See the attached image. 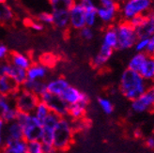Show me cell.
I'll return each mask as SVG.
<instances>
[{
  "label": "cell",
  "instance_id": "1",
  "mask_svg": "<svg viewBox=\"0 0 154 153\" xmlns=\"http://www.w3.org/2000/svg\"><path fill=\"white\" fill-rule=\"evenodd\" d=\"M149 85L138 72L126 69L120 75L119 88L123 97L133 102L143 95Z\"/></svg>",
  "mask_w": 154,
  "mask_h": 153
},
{
  "label": "cell",
  "instance_id": "2",
  "mask_svg": "<svg viewBox=\"0 0 154 153\" xmlns=\"http://www.w3.org/2000/svg\"><path fill=\"white\" fill-rule=\"evenodd\" d=\"M75 132L69 118H60L54 131L53 146L59 153H65L73 143Z\"/></svg>",
  "mask_w": 154,
  "mask_h": 153
},
{
  "label": "cell",
  "instance_id": "3",
  "mask_svg": "<svg viewBox=\"0 0 154 153\" xmlns=\"http://www.w3.org/2000/svg\"><path fill=\"white\" fill-rule=\"evenodd\" d=\"M153 7L151 0H122L119 6V18L122 21L130 22L139 15L149 14Z\"/></svg>",
  "mask_w": 154,
  "mask_h": 153
},
{
  "label": "cell",
  "instance_id": "4",
  "mask_svg": "<svg viewBox=\"0 0 154 153\" xmlns=\"http://www.w3.org/2000/svg\"><path fill=\"white\" fill-rule=\"evenodd\" d=\"M16 120L23 127L25 141L27 143L32 141H41L42 133V122L38 119L33 114L18 112Z\"/></svg>",
  "mask_w": 154,
  "mask_h": 153
},
{
  "label": "cell",
  "instance_id": "5",
  "mask_svg": "<svg viewBox=\"0 0 154 153\" xmlns=\"http://www.w3.org/2000/svg\"><path fill=\"white\" fill-rule=\"evenodd\" d=\"M115 27L118 36L117 50L124 51L133 48L138 40V37L132 25L129 22L119 20V22L115 24Z\"/></svg>",
  "mask_w": 154,
  "mask_h": 153
},
{
  "label": "cell",
  "instance_id": "6",
  "mask_svg": "<svg viewBox=\"0 0 154 153\" xmlns=\"http://www.w3.org/2000/svg\"><path fill=\"white\" fill-rule=\"evenodd\" d=\"M119 0H105L102 5L97 7V16L106 26H113L119 17Z\"/></svg>",
  "mask_w": 154,
  "mask_h": 153
},
{
  "label": "cell",
  "instance_id": "7",
  "mask_svg": "<svg viewBox=\"0 0 154 153\" xmlns=\"http://www.w3.org/2000/svg\"><path fill=\"white\" fill-rule=\"evenodd\" d=\"M14 107L20 113L33 114L34 109L40 102V98L31 92L20 88L12 97Z\"/></svg>",
  "mask_w": 154,
  "mask_h": 153
},
{
  "label": "cell",
  "instance_id": "8",
  "mask_svg": "<svg viewBox=\"0 0 154 153\" xmlns=\"http://www.w3.org/2000/svg\"><path fill=\"white\" fill-rule=\"evenodd\" d=\"M40 101L43 102L48 106L50 111L57 115L60 118H67L69 112V105L61 99L59 96L52 95L49 92H46L40 98Z\"/></svg>",
  "mask_w": 154,
  "mask_h": 153
},
{
  "label": "cell",
  "instance_id": "9",
  "mask_svg": "<svg viewBox=\"0 0 154 153\" xmlns=\"http://www.w3.org/2000/svg\"><path fill=\"white\" fill-rule=\"evenodd\" d=\"M60 98L62 99L69 106L73 105L78 103H82L88 105L90 103L89 96L73 86L69 87L62 93V95L60 96Z\"/></svg>",
  "mask_w": 154,
  "mask_h": 153
},
{
  "label": "cell",
  "instance_id": "10",
  "mask_svg": "<svg viewBox=\"0 0 154 153\" xmlns=\"http://www.w3.org/2000/svg\"><path fill=\"white\" fill-rule=\"evenodd\" d=\"M18 116V111L14 107L12 98L0 95V117L7 123L15 121Z\"/></svg>",
  "mask_w": 154,
  "mask_h": 153
},
{
  "label": "cell",
  "instance_id": "11",
  "mask_svg": "<svg viewBox=\"0 0 154 153\" xmlns=\"http://www.w3.org/2000/svg\"><path fill=\"white\" fill-rule=\"evenodd\" d=\"M86 26L85 10L79 3H75L70 10V27L75 30H80Z\"/></svg>",
  "mask_w": 154,
  "mask_h": 153
},
{
  "label": "cell",
  "instance_id": "12",
  "mask_svg": "<svg viewBox=\"0 0 154 153\" xmlns=\"http://www.w3.org/2000/svg\"><path fill=\"white\" fill-rule=\"evenodd\" d=\"M50 73V69L40 62H33L26 70L27 80L46 81Z\"/></svg>",
  "mask_w": 154,
  "mask_h": 153
},
{
  "label": "cell",
  "instance_id": "13",
  "mask_svg": "<svg viewBox=\"0 0 154 153\" xmlns=\"http://www.w3.org/2000/svg\"><path fill=\"white\" fill-rule=\"evenodd\" d=\"M70 86L71 84L67 79L59 76V77H55L46 81V91L52 95L60 97Z\"/></svg>",
  "mask_w": 154,
  "mask_h": 153
},
{
  "label": "cell",
  "instance_id": "14",
  "mask_svg": "<svg viewBox=\"0 0 154 153\" xmlns=\"http://www.w3.org/2000/svg\"><path fill=\"white\" fill-rule=\"evenodd\" d=\"M115 50H113L110 47H107L105 45L102 44L101 48H100L99 52L93 57V58L91 59V65L94 69L100 70V69H103L106 63L108 62L111 57L113 56V53Z\"/></svg>",
  "mask_w": 154,
  "mask_h": 153
},
{
  "label": "cell",
  "instance_id": "15",
  "mask_svg": "<svg viewBox=\"0 0 154 153\" xmlns=\"http://www.w3.org/2000/svg\"><path fill=\"white\" fill-rule=\"evenodd\" d=\"M134 29L138 39H149L154 35V20L149 13L145 15L141 24Z\"/></svg>",
  "mask_w": 154,
  "mask_h": 153
},
{
  "label": "cell",
  "instance_id": "16",
  "mask_svg": "<svg viewBox=\"0 0 154 153\" xmlns=\"http://www.w3.org/2000/svg\"><path fill=\"white\" fill-rule=\"evenodd\" d=\"M8 61H9L11 65L17 68H20V69H23V70H26V71L34 62L32 58L30 57V56H28L27 54L16 52V51L10 53Z\"/></svg>",
  "mask_w": 154,
  "mask_h": 153
},
{
  "label": "cell",
  "instance_id": "17",
  "mask_svg": "<svg viewBox=\"0 0 154 153\" xmlns=\"http://www.w3.org/2000/svg\"><path fill=\"white\" fill-rule=\"evenodd\" d=\"M131 108L133 112L136 114H143L154 111V104L149 96L144 93L140 97H138L135 100H134L131 103Z\"/></svg>",
  "mask_w": 154,
  "mask_h": 153
},
{
  "label": "cell",
  "instance_id": "18",
  "mask_svg": "<svg viewBox=\"0 0 154 153\" xmlns=\"http://www.w3.org/2000/svg\"><path fill=\"white\" fill-rule=\"evenodd\" d=\"M24 140L23 127L17 120L6 124L5 141H18Z\"/></svg>",
  "mask_w": 154,
  "mask_h": 153
},
{
  "label": "cell",
  "instance_id": "19",
  "mask_svg": "<svg viewBox=\"0 0 154 153\" xmlns=\"http://www.w3.org/2000/svg\"><path fill=\"white\" fill-rule=\"evenodd\" d=\"M53 26L60 30L70 27V11L66 10H53Z\"/></svg>",
  "mask_w": 154,
  "mask_h": 153
},
{
  "label": "cell",
  "instance_id": "20",
  "mask_svg": "<svg viewBox=\"0 0 154 153\" xmlns=\"http://www.w3.org/2000/svg\"><path fill=\"white\" fill-rule=\"evenodd\" d=\"M6 76H8L11 80H12L19 87H22V86L24 85V83L27 80L26 71L15 67L11 65L10 62H9V65H8Z\"/></svg>",
  "mask_w": 154,
  "mask_h": 153
},
{
  "label": "cell",
  "instance_id": "21",
  "mask_svg": "<svg viewBox=\"0 0 154 153\" xmlns=\"http://www.w3.org/2000/svg\"><path fill=\"white\" fill-rule=\"evenodd\" d=\"M0 153H28L27 142L25 140L5 141Z\"/></svg>",
  "mask_w": 154,
  "mask_h": 153
},
{
  "label": "cell",
  "instance_id": "22",
  "mask_svg": "<svg viewBox=\"0 0 154 153\" xmlns=\"http://www.w3.org/2000/svg\"><path fill=\"white\" fill-rule=\"evenodd\" d=\"M20 88L21 87H19L8 76H1L0 77V95L12 98Z\"/></svg>",
  "mask_w": 154,
  "mask_h": 153
},
{
  "label": "cell",
  "instance_id": "23",
  "mask_svg": "<svg viewBox=\"0 0 154 153\" xmlns=\"http://www.w3.org/2000/svg\"><path fill=\"white\" fill-rule=\"evenodd\" d=\"M21 88L28 91V92H31L38 98H41L46 92V81L26 80Z\"/></svg>",
  "mask_w": 154,
  "mask_h": 153
},
{
  "label": "cell",
  "instance_id": "24",
  "mask_svg": "<svg viewBox=\"0 0 154 153\" xmlns=\"http://www.w3.org/2000/svg\"><path fill=\"white\" fill-rule=\"evenodd\" d=\"M139 74L149 84L154 83V56H148Z\"/></svg>",
  "mask_w": 154,
  "mask_h": 153
},
{
  "label": "cell",
  "instance_id": "25",
  "mask_svg": "<svg viewBox=\"0 0 154 153\" xmlns=\"http://www.w3.org/2000/svg\"><path fill=\"white\" fill-rule=\"evenodd\" d=\"M107 47H110L113 50H117L118 46V36L117 31H116L115 25L106 26L103 36V43Z\"/></svg>",
  "mask_w": 154,
  "mask_h": 153
},
{
  "label": "cell",
  "instance_id": "26",
  "mask_svg": "<svg viewBox=\"0 0 154 153\" xmlns=\"http://www.w3.org/2000/svg\"><path fill=\"white\" fill-rule=\"evenodd\" d=\"M88 106V104H85L82 103H78L69 106V112L67 118H69L71 120H78V119L85 118V116L87 114Z\"/></svg>",
  "mask_w": 154,
  "mask_h": 153
},
{
  "label": "cell",
  "instance_id": "27",
  "mask_svg": "<svg viewBox=\"0 0 154 153\" xmlns=\"http://www.w3.org/2000/svg\"><path fill=\"white\" fill-rule=\"evenodd\" d=\"M147 57H148V55L146 53H136V54H134V55L129 60L127 69L139 73L141 68H142L144 62L146 61V59H147Z\"/></svg>",
  "mask_w": 154,
  "mask_h": 153
},
{
  "label": "cell",
  "instance_id": "28",
  "mask_svg": "<svg viewBox=\"0 0 154 153\" xmlns=\"http://www.w3.org/2000/svg\"><path fill=\"white\" fill-rule=\"evenodd\" d=\"M59 119H60V117H58L57 115L51 112L47 116V118L42 121V130L43 131L54 132Z\"/></svg>",
  "mask_w": 154,
  "mask_h": 153
},
{
  "label": "cell",
  "instance_id": "29",
  "mask_svg": "<svg viewBox=\"0 0 154 153\" xmlns=\"http://www.w3.org/2000/svg\"><path fill=\"white\" fill-rule=\"evenodd\" d=\"M53 10H66L69 11L72 9L76 3V0H48Z\"/></svg>",
  "mask_w": 154,
  "mask_h": 153
},
{
  "label": "cell",
  "instance_id": "30",
  "mask_svg": "<svg viewBox=\"0 0 154 153\" xmlns=\"http://www.w3.org/2000/svg\"><path fill=\"white\" fill-rule=\"evenodd\" d=\"M50 113H51V111L48 108V106L46 105L43 102L40 101L37 104L36 108L34 109L33 115L38 119H40L42 122L46 118H47V116Z\"/></svg>",
  "mask_w": 154,
  "mask_h": 153
},
{
  "label": "cell",
  "instance_id": "31",
  "mask_svg": "<svg viewBox=\"0 0 154 153\" xmlns=\"http://www.w3.org/2000/svg\"><path fill=\"white\" fill-rule=\"evenodd\" d=\"M98 104L100 108L103 110V112L106 115H111L114 112V105L112 102L109 100L108 98L105 97H99L98 98Z\"/></svg>",
  "mask_w": 154,
  "mask_h": 153
},
{
  "label": "cell",
  "instance_id": "32",
  "mask_svg": "<svg viewBox=\"0 0 154 153\" xmlns=\"http://www.w3.org/2000/svg\"><path fill=\"white\" fill-rule=\"evenodd\" d=\"M85 19H86V26L93 27L97 23V9L96 10H90V11H85Z\"/></svg>",
  "mask_w": 154,
  "mask_h": 153
},
{
  "label": "cell",
  "instance_id": "33",
  "mask_svg": "<svg viewBox=\"0 0 154 153\" xmlns=\"http://www.w3.org/2000/svg\"><path fill=\"white\" fill-rule=\"evenodd\" d=\"M28 153H43V144L41 141H32L27 143Z\"/></svg>",
  "mask_w": 154,
  "mask_h": 153
},
{
  "label": "cell",
  "instance_id": "34",
  "mask_svg": "<svg viewBox=\"0 0 154 153\" xmlns=\"http://www.w3.org/2000/svg\"><path fill=\"white\" fill-rule=\"evenodd\" d=\"M25 25L27 27L35 30V31H42V30L44 29V26L42 24V23L38 22V20H36V19L26 18L25 20Z\"/></svg>",
  "mask_w": 154,
  "mask_h": 153
},
{
  "label": "cell",
  "instance_id": "35",
  "mask_svg": "<svg viewBox=\"0 0 154 153\" xmlns=\"http://www.w3.org/2000/svg\"><path fill=\"white\" fill-rule=\"evenodd\" d=\"M72 127L74 132H82L84 130H86L89 127V122L86 120L85 118L78 119V120H72Z\"/></svg>",
  "mask_w": 154,
  "mask_h": 153
},
{
  "label": "cell",
  "instance_id": "36",
  "mask_svg": "<svg viewBox=\"0 0 154 153\" xmlns=\"http://www.w3.org/2000/svg\"><path fill=\"white\" fill-rule=\"evenodd\" d=\"M79 36L83 41H91L94 38V31L91 27L85 26L79 30Z\"/></svg>",
  "mask_w": 154,
  "mask_h": 153
},
{
  "label": "cell",
  "instance_id": "37",
  "mask_svg": "<svg viewBox=\"0 0 154 153\" xmlns=\"http://www.w3.org/2000/svg\"><path fill=\"white\" fill-rule=\"evenodd\" d=\"M40 63H42V65L48 67L49 69L52 67V65L56 64V57L53 54H43V55L41 57V61Z\"/></svg>",
  "mask_w": 154,
  "mask_h": 153
},
{
  "label": "cell",
  "instance_id": "38",
  "mask_svg": "<svg viewBox=\"0 0 154 153\" xmlns=\"http://www.w3.org/2000/svg\"><path fill=\"white\" fill-rule=\"evenodd\" d=\"M36 20H38L42 24H47L53 26V15L52 12H42L36 17Z\"/></svg>",
  "mask_w": 154,
  "mask_h": 153
},
{
  "label": "cell",
  "instance_id": "39",
  "mask_svg": "<svg viewBox=\"0 0 154 153\" xmlns=\"http://www.w3.org/2000/svg\"><path fill=\"white\" fill-rule=\"evenodd\" d=\"M149 39H138L134 44V49L136 53H146Z\"/></svg>",
  "mask_w": 154,
  "mask_h": 153
},
{
  "label": "cell",
  "instance_id": "40",
  "mask_svg": "<svg viewBox=\"0 0 154 153\" xmlns=\"http://www.w3.org/2000/svg\"><path fill=\"white\" fill-rule=\"evenodd\" d=\"M10 50L5 44L0 43V62L2 61H7L10 56Z\"/></svg>",
  "mask_w": 154,
  "mask_h": 153
},
{
  "label": "cell",
  "instance_id": "41",
  "mask_svg": "<svg viewBox=\"0 0 154 153\" xmlns=\"http://www.w3.org/2000/svg\"><path fill=\"white\" fill-rule=\"evenodd\" d=\"M79 4L83 7L85 11H90V10H96L97 6L93 2V0H80Z\"/></svg>",
  "mask_w": 154,
  "mask_h": 153
},
{
  "label": "cell",
  "instance_id": "42",
  "mask_svg": "<svg viewBox=\"0 0 154 153\" xmlns=\"http://www.w3.org/2000/svg\"><path fill=\"white\" fill-rule=\"evenodd\" d=\"M5 129H6V122L0 117V149L4 146L5 143Z\"/></svg>",
  "mask_w": 154,
  "mask_h": 153
},
{
  "label": "cell",
  "instance_id": "43",
  "mask_svg": "<svg viewBox=\"0 0 154 153\" xmlns=\"http://www.w3.org/2000/svg\"><path fill=\"white\" fill-rule=\"evenodd\" d=\"M145 93L149 96V98L150 99L151 102L154 104V83L150 84V85L149 86V87H148V89H147V91H146Z\"/></svg>",
  "mask_w": 154,
  "mask_h": 153
},
{
  "label": "cell",
  "instance_id": "44",
  "mask_svg": "<svg viewBox=\"0 0 154 153\" xmlns=\"http://www.w3.org/2000/svg\"><path fill=\"white\" fill-rule=\"evenodd\" d=\"M43 153H59L53 145H43Z\"/></svg>",
  "mask_w": 154,
  "mask_h": 153
},
{
  "label": "cell",
  "instance_id": "45",
  "mask_svg": "<svg viewBox=\"0 0 154 153\" xmlns=\"http://www.w3.org/2000/svg\"><path fill=\"white\" fill-rule=\"evenodd\" d=\"M146 146L149 149H154V136H150L146 141Z\"/></svg>",
  "mask_w": 154,
  "mask_h": 153
},
{
  "label": "cell",
  "instance_id": "46",
  "mask_svg": "<svg viewBox=\"0 0 154 153\" xmlns=\"http://www.w3.org/2000/svg\"><path fill=\"white\" fill-rule=\"evenodd\" d=\"M149 15H150V16L153 18V20H154V7H153V9L151 10V11L149 12Z\"/></svg>",
  "mask_w": 154,
  "mask_h": 153
},
{
  "label": "cell",
  "instance_id": "47",
  "mask_svg": "<svg viewBox=\"0 0 154 153\" xmlns=\"http://www.w3.org/2000/svg\"><path fill=\"white\" fill-rule=\"evenodd\" d=\"M7 0H0V4H5Z\"/></svg>",
  "mask_w": 154,
  "mask_h": 153
},
{
  "label": "cell",
  "instance_id": "48",
  "mask_svg": "<svg viewBox=\"0 0 154 153\" xmlns=\"http://www.w3.org/2000/svg\"><path fill=\"white\" fill-rule=\"evenodd\" d=\"M151 1H152V3L154 4V0H151Z\"/></svg>",
  "mask_w": 154,
  "mask_h": 153
},
{
  "label": "cell",
  "instance_id": "49",
  "mask_svg": "<svg viewBox=\"0 0 154 153\" xmlns=\"http://www.w3.org/2000/svg\"><path fill=\"white\" fill-rule=\"evenodd\" d=\"M119 2H120V1H122V0H119Z\"/></svg>",
  "mask_w": 154,
  "mask_h": 153
}]
</instances>
